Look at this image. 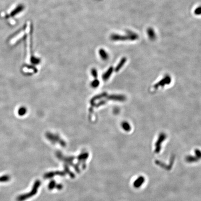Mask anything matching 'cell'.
I'll return each mask as SVG.
<instances>
[{"label":"cell","instance_id":"2","mask_svg":"<svg viewBox=\"0 0 201 201\" xmlns=\"http://www.w3.org/2000/svg\"><path fill=\"white\" fill-rule=\"evenodd\" d=\"M39 182H40L38 181L36 182L33 190H32V192H31L30 194V193H29L28 194H26V195H20L17 198V201H24L26 199H28V198H29V197L31 196L32 195H35L36 193V191H37V189L38 188V187H39V184H40Z\"/></svg>","mask_w":201,"mask_h":201},{"label":"cell","instance_id":"4","mask_svg":"<svg viewBox=\"0 0 201 201\" xmlns=\"http://www.w3.org/2000/svg\"><path fill=\"white\" fill-rule=\"evenodd\" d=\"M24 7L22 5H20L18 6L16 8L14 9L13 12L10 14V16H14V15H15V14H17L20 13L24 9Z\"/></svg>","mask_w":201,"mask_h":201},{"label":"cell","instance_id":"5","mask_svg":"<svg viewBox=\"0 0 201 201\" xmlns=\"http://www.w3.org/2000/svg\"><path fill=\"white\" fill-rule=\"evenodd\" d=\"M99 53L100 57L103 60L105 61V60H108V59L109 58V55H108V54L104 49H103V48H101L99 51Z\"/></svg>","mask_w":201,"mask_h":201},{"label":"cell","instance_id":"3","mask_svg":"<svg viewBox=\"0 0 201 201\" xmlns=\"http://www.w3.org/2000/svg\"><path fill=\"white\" fill-rule=\"evenodd\" d=\"M147 35H148V38L150 39L151 40H154L156 39V35L155 31L152 28H148L147 29Z\"/></svg>","mask_w":201,"mask_h":201},{"label":"cell","instance_id":"10","mask_svg":"<svg viewBox=\"0 0 201 201\" xmlns=\"http://www.w3.org/2000/svg\"><path fill=\"white\" fill-rule=\"evenodd\" d=\"M26 109L25 108H21L18 110V114L20 115H23L26 113Z\"/></svg>","mask_w":201,"mask_h":201},{"label":"cell","instance_id":"8","mask_svg":"<svg viewBox=\"0 0 201 201\" xmlns=\"http://www.w3.org/2000/svg\"><path fill=\"white\" fill-rule=\"evenodd\" d=\"M10 179L9 176H4L0 177V181L1 182H5L8 181Z\"/></svg>","mask_w":201,"mask_h":201},{"label":"cell","instance_id":"6","mask_svg":"<svg viewBox=\"0 0 201 201\" xmlns=\"http://www.w3.org/2000/svg\"><path fill=\"white\" fill-rule=\"evenodd\" d=\"M144 180H145L144 177H143L142 176H140L136 181H135L134 184V186L136 188H139L143 183Z\"/></svg>","mask_w":201,"mask_h":201},{"label":"cell","instance_id":"12","mask_svg":"<svg viewBox=\"0 0 201 201\" xmlns=\"http://www.w3.org/2000/svg\"><path fill=\"white\" fill-rule=\"evenodd\" d=\"M92 75H93L95 77H97V73L96 70L93 69L92 70Z\"/></svg>","mask_w":201,"mask_h":201},{"label":"cell","instance_id":"7","mask_svg":"<svg viewBox=\"0 0 201 201\" xmlns=\"http://www.w3.org/2000/svg\"><path fill=\"white\" fill-rule=\"evenodd\" d=\"M112 71V69L111 70V68H110V69H109V70H108V71L105 74H104V75L103 76V80H107L108 79V78L109 77V76L110 75V74L111 73Z\"/></svg>","mask_w":201,"mask_h":201},{"label":"cell","instance_id":"9","mask_svg":"<svg viewBox=\"0 0 201 201\" xmlns=\"http://www.w3.org/2000/svg\"><path fill=\"white\" fill-rule=\"evenodd\" d=\"M194 13L197 15H199L201 14V6H199L195 8L194 11Z\"/></svg>","mask_w":201,"mask_h":201},{"label":"cell","instance_id":"1","mask_svg":"<svg viewBox=\"0 0 201 201\" xmlns=\"http://www.w3.org/2000/svg\"><path fill=\"white\" fill-rule=\"evenodd\" d=\"M128 36H124L117 34H113L110 36V39L113 41H125V40H136L138 38V36L137 34L131 31H128Z\"/></svg>","mask_w":201,"mask_h":201},{"label":"cell","instance_id":"11","mask_svg":"<svg viewBox=\"0 0 201 201\" xmlns=\"http://www.w3.org/2000/svg\"><path fill=\"white\" fill-rule=\"evenodd\" d=\"M99 84V81L97 80H95L94 81L92 82V86L93 87H94V88H96V87L98 86Z\"/></svg>","mask_w":201,"mask_h":201}]
</instances>
